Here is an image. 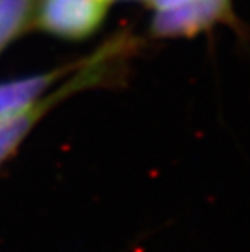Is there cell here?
Masks as SVG:
<instances>
[{"mask_svg": "<svg viewBox=\"0 0 250 252\" xmlns=\"http://www.w3.org/2000/svg\"><path fill=\"white\" fill-rule=\"evenodd\" d=\"M108 7V0H42L38 25L63 39H84L101 26Z\"/></svg>", "mask_w": 250, "mask_h": 252, "instance_id": "obj_1", "label": "cell"}, {"mask_svg": "<svg viewBox=\"0 0 250 252\" xmlns=\"http://www.w3.org/2000/svg\"><path fill=\"white\" fill-rule=\"evenodd\" d=\"M231 0H182L171 8L158 10L153 18V33L164 37L194 36L224 20Z\"/></svg>", "mask_w": 250, "mask_h": 252, "instance_id": "obj_2", "label": "cell"}, {"mask_svg": "<svg viewBox=\"0 0 250 252\" xmlns=\"http://www.w3.org/2000/svg\"><path fill=\"white\" fill-rule=\"evenodd\" d=\"M96 78V72L91 63L89 70L80 72L75 78L72 80L67 87H62L54 94H51L49 98L39 99L38 103L26 108L23 111L12 114L8 117H2L0 119V164L17 150L18 145L23 142V138L28 135V132L33 128V126L41 119V116L51 108L52 104L58 101L63 96H68L73 90H78L84 87V85L94 82Z\"/></svg>", "mask_w": 250, "mask_h": 252, "instance_id": "obj_3", "label": "cell"}, {"mask_svg": "<svg viewBox=\"0 0 250 252\" xmlns=\"http://www.w3.org/2000/svg\"><path fill=\"white\" fill-rule=\"evenodd\" d=\"M65 70H56L29 78L0 83V119L17 114V112L38 103L41 96L46 93V90Z\"/></svg>", "mask_w": 250, "mask_h": 252, "instance_id": "obj_4", "label": "cell"}, {"mask_svg": "<svg viewBox=\"0 0 250 252\" xmlns=\"http://www.w3.org/2000/svg\"><path fill=\"white\" fill-rule=\"evenodd\" d=\"M33 10V0H0V49L17 36Z\"/></svg>", "mask_w": 250, "mask_h": 252, "instance_id": "obj_5", "label": "cell"}, {"mask_svg": "<svg viewBox=\"0 0 250 252\" xmlns=\"http://www.w3.org/2000/svg\"><path fill=\"white\" fill-rule=\"evenodd\" d=\"M145 2L150 3L151 7L156 8V12H158V10H166V8H171V7H174V5L180 3V2H182V0H145Z\"/></svg>", "mask_w": 250, "mask_h": 252, "instance_id": "obj_6", "label": "cell"}, {"mask_svg": "<svg viewBox=\"0 0 250 252\" xmlns=\"http://www.w3.org/2000/svg\"><path fill=\"white\" fill-rule=\"evenodd\" d=\"M108 2H109V3H111V2H112V0H108Z\"/></svg>", "mask_w": 250, "mask_h": 252, "instance_id": "obj_7", "label": "cell"}]
</instances>
